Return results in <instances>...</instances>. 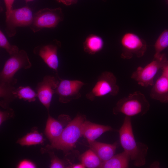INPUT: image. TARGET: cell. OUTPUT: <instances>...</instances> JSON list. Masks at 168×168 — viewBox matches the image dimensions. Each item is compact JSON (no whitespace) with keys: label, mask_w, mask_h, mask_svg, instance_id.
Segmentation results:
<instances>
[{"label":"cell","mask_w":168,"mask_h":168,"mask_svg":"<svg viewBox=\"0 0 168 168\" xmlns=\"http://www.w3.org/2000/svg\"><path fill=\"white\" fill-rule=\"evenodd\" d=\"M31 66L27 53L24 49L6 61L0 73V104L2 107L9 108L10 103L16 99L13 94L17 82L14 77L16 73L21 69H28Z\"/></svg>","instance_id":"obj_1"},{"label":"cell","mask_w":168,"mask_h":168,"mask_svg":"<svg viewBox=\"0 0 168 168\" xmlns=\"http://www.w3.org/2000/svg\"><path fill=\"white\" fill-rule=\"evenodd\" d=\"M119 134L120 144L134 165L137 167L144 165L148 147L144 143L136 141L130 117L125 116L119 130Z\"/></svg>","instance_id":"obj_2"},{"label":"cell","mask_w":168,"mask_h":168,"mask_svg":"<svg viewBox=\"0 0 168 168\" xmlns=\"http://www.w3.org/2000/svg\"><path fill=\"white\" fill-rule=\"evenodd\" d=\"M83 115L78 114L63 129L60 136L47 145L48 149L62 150L66 153L72 150L82 135V127L85 120Z\"/></svg>","instance_id":"obj_3"},{"label":"cell","mask_w":168,"mask_h":168,"mask_svg":"<svg viewBox=\"0 0 168 168\" xmlns=\"http://www.w3.org/2000/svg\"><path fill=\"white\" fill-rule=\"evenodd\" d=\"M150 105L145 95L139 91L130 93L119 100L113 109L114 114L122 113L131 117L143 115L149 110Z\"/></svg>","instance_id":"obj_4"},{"label":"cell","mask_w":168,"mask_h":168,"mask_svg":"<svg viewBox=\"0 0 168 168\" xmlns=\"http://www.w3.org/2000/svg\"><path fill=\"white\" fill-rule=\"evenodd\" d=\"M63 19V14L60 7L41 9L34 14L29 27L33 32L36 33L44 28L56 27Z\"/></svg>","instance_id":"obj_5"},{"label":"cell","mask_w":168,"mask_h":168,"mask_svg":"<svg viewBox=\"0 0 168 168\" xmlns=\"http://www.w3.org/2000/svg\"><path fill=\"white\" fill-rule=\"evenodd\" d=\"M119 87L117 78L114 74L109 71L102 72L91 91L86 95L89 100H93L95 98L110 95L115 96L118 93Z\"/></svg>","instance_id":"obj_6"},{"label":"cell","mask_w":168,"mask_h":168,"mask_svg":"<svg viewBox=\"0 0 168 168\" xmlns=\"http://www.w3.org/2000/svg\"><path fill=\"white\" fill-rule=\"evenodd\" d=\"M167 59L162 54L154 59L144 67H138L132 74L131 77L143 87L152 86L154 79L158 71L161 69Z\"/></svg>","instance_id":"obj_7"},{"label":"cell","mask_w":168,"mask_h":168,"mask_svg":"<svg viewBox=\"0 0 168 168\" xmlns=\"http://www.w3.org/2000/svg\"><path fill=\"white\" fill-rule=\"evenodd\" d=\"M34 14L27 6L13 9L6 18L5 30L8 36H14L18 27L30 26L33 19Z\"/></svg>","instance_id":"obj_8"},{"label":"cell","mask_w":168,"mask_h":168,"mask_svg":"<svg viewBox=\"0 0 168 168\" xmlns=\"http://www.w3.org/2000/svg\"><path fill=\"white\" fill-rule=\"evenodd\" d=\"M120 44L122 47V58L129 59L133 56H142L147 49L146 42L138 35L131 32H127L122 36Z\"/></svg>","instance_id":"obj_9"},{"label":"cell","mask_w":168,"mask_h":168,"mask_svg":"<svg viewBox=\"0 0 168 168\" xmlns=\"http://www.w3.org/2000/svg\"><path fill=\"white\" fill-rule=\"evenodd\" d=\"M61 46V42L54 40L49 44L35 47L33 50V53L40 56L50 68L58 74L59 59L58 51Z\"/></svg>","instance_id":"obj_10"},{"label":"cell","mask_w":168,"mask_h":168,"mask_svg":"<svg viewBox=\"0 0 168 168\" xmlns=\"http://www.w3.org/2000/svg\"><path fill=\"white\" fill-rule=\"evenodd\" d=\"M60 79L57 76L46 75L36 85L35 91L37 94V97L48 111L53 96L55 94L56 90Z\"/></svg>","instance_id":"obj_11"},{"label":"cell","mask_w":168,"mask_h":168,"mask_svg":"<svg viewBox=\"0 0 168 168\" xmlns=\"http://www.w3.org/2000/svg\"><path fill=\"white\" fill-rule=\"evenodd\" d=\"M85 84L84 82L78 80L60 79L55 94L58 96L60 102L68 103L81 96L80 90Z\"/></svg>","instance_id":"obj_12"},{"label":"cell","mask_w":168,"mask_h":168,"mask_svg":"<svg viewBox=\"0 0 168 168\" xmlns=\"http://www.w3.org/2000/svg\"><path fill=\"white\" fill-rule=\"evenodd\" d=\"M71 121L70 117L68 115L61 114L56 119L49 114L45 133L51 143L60 136L64 128Z\"/></svg>","instance_id":"obj_13"},{"label":"cell","mask_w":168,"mask_h":168,"mask_svg":"<svg viewBox=\"0 0 168 168\" xmlns=\"http://www.w3.org/2000/svg\"><path fill=\"white\" fill-rule=\"evenodd\" d=\"M113 130V129L110 126L85 120L82 127V135L86 139L89 143L96 140L105 133Z\"/></svg>","instance_id":"obj_14"},{"label":"cell","mask_w":168,"mask_h":168,"mask_svg":"<svg viewBox=\"0 0 168 168\" xmlns=\"http://www.w3.org/2000/svg\"><path fill=\"white\" fill-rule=\"evenodd\" d=\"M88 143L90 149L96 154L102 162L108 160L114 155L118 147L117 142L110 144L95 140Z\"/></svg>","instance_id":"obj_15"},{"label":"cell","mask_w":168,"mask_h":168,"mask_svg":"<svg viewBox=\"0 0 168 168\" xmlns=\"http://www.w3.org/2000/svg\"><path fill=\"white\" fill-rule=\"evenodd\" d=\"M150 95L152 99L168 103V79L161 75L152 86Z\"/></svg>","instance_id":"obj_16"},{"label":"cell","mask_w":168,"mask_h":168,"mask_svg":"<svg viewBox=\"0 0 168 168\" xmlns=\"http://www.w3.org/2000/svg\"><path fill=\"white\" fill-rule=\"evenodd\" d=\"M104 42L103 38L99 35L90 34L86 38L83 43L85 52L91 55H94L103 48Z\"/></svg>","instance_id":"obj_17"},{"label":"cell","mask_w":168,"mask_h":168,"mask_svg":"<svg viewBox=\"0 0 168 168\" xmlns=\"http://www.w3.org/2000/svg\"><path fill=\"white\" fill-rule=\"evenodd\" d=\"M130 160L129 155L124 151L121 153L114 155L108 160L102 162L100 168H128Z\"/></svg>","instance_id":"obj_18"},{"label":"cell","mask_w":168,"mask_h":168,"mask_svg":"<svg viewBox=\"0 0 168 168\" xmlns=\"http://www.w3.org/2000/svg\"><path fill=\"white\" fill-rule=\"evenodd\" d=\"M42 134L35 129L19 139L16 142L22 146L43 144L45 141Z\"/></svg>","instance_id":"obj_19"},{"label":"cell","mask_w":168,"mask_h":168,"mask_svg":"<svg viewBox=\"0 0 168 168\" xmlns=\"http://www.w3.org/2000/svg\"><path fill=\"white\" fill-rule=\"evenodd\" d=\"M80 159L81 163L85 168H100L102 163L98 156L91 149L81 155Z\"/></svg>","instance_id":"obj_20"},{"label":"cell","mask_w":168,"mask_h":168,"mask_svg":"<svg viewBox=\"0 0 168 168\" xmlns=\"http://www.w3.org/2000/svg\"><path fill=\"white\" fill-rule=\"evenodd\" d=\"M15 98L31 102L35 101L37 94L30 86H20L16 88L13 93Z\"/></svg>","instance_id":"obj_21"},{"label":"cell","mask_w":168,"mask_h":168,"mask_svg":"<svg viewBox=\"0 0 168 168\" xmlns=\"http://www.w3.org/2000/svg\"><path fill=\"white\" fill-rule=\"evenodd\" d=\"M154 58L160 56L161 52L168 47V29L165 30L159 35L154 45Z\"/></svg>","instance_id":"obj_22"},{"label":"cell","mask_w":168,"mask_h":168,"mask_svg":"<svg viewBox=\"0 0 168 168\" xmlns=\"http://www.w3.org/2000/svg\"><path fill=\"white\" fill-rule=\"evenodd\" d=\"M0 47L5 50L10 56L17 54L20 51L18 47L10 44L2 30H0Z\"/></svg>","instance_id":"obj_23"},{"label":"cell","mask_w":168,"mask_h":168,"mask_svg":"<svg viewBox=\"0 0 168 168\" xmlns=\"http://www.w3.org/2000/svg\"><path fill=\"white\" fill-rule=\"evenodd\" d=\"M51 158L50 168H63L66 167L64 162L57 156L53 152L47 151Z\"/></svg>","instance_id":"obj_24"},{"label":"cell","mask_w":168,"mask_h":168,"mask_svg":"<svg viewBox=\"0 0 168 168\" xmlns=\"http://www.w3.org/2000/svg\"><path fill=\"white\" fill-rule=\"evenodd\" d=\"M14 114L13 110L9 108L7 109L5 111H0V125L6 120L12 116Z\"/></svg>","instance_id":"obj_25"},{"label":"cell","mask_w":168,"mask_h":168,"mask_svg":"<svg viewBox=\"0 0 168 168\" xmlns=\"http://www.w3.org/2000/svg\"><path fill=\"white\" fill-rule=\"evenodd\" d=\"M18 168H35L36 167V165L32 161L24 159L21 161L17 166Z\"/></svg>","instance_id":"obj_26"},{"label":"cell","mask_w":168,"mask_h":168,"mask_svg":"<svg viewBox=\"0 0 168 168\" xmlns=\"http://www.w3.org/2000/svg\"><path fill=\"white\" fill-rule=\"evenodd\" d=\"M6 8V18L9 15L11 11L13 9V5L15 0H3Z\"/></svg>","instance_id":"obj_27"},{"label":"cell","mask_w":168,"mask_h":168,"mask_svg":"<svg viewBox=\"0 0 168 168\" xmlns=\"http://www.w3.org/2000/svg\"><path fill=\"white\" fill-rule=\"evenodd\" d=\"M59 3H62L67 6H71L76 4L78 0H56Z\"/></svg>","instance_id":"obj_28"},{"label":"cell","mask_w":168,"mask_h":168,"mask_svg":"<svg viewBox=\"0 0 168 168\" xmlns=\"http://www.w3.org/2000/svg\"><path fill=\"white\" fill-rule=\"evenodd\" d=\"M162 75L168 79V60H167L164 63L161 69Z\"/></svg>","instance_id":"obj_29"},{"label":"cell","mask_w":168,"mask_h":168,"mask_svg":"<svg viewBox=\"0 0 168 168\" xmlns=\"http://www.w3.org/2000/svg\"><path fill=\"white\" fill-rule=\"evenodd\" d=\"M69 168H85L84 165L82 163L74 164L70 166Z\"/></svg>","instance_id":"obj_30"},{"label":"cell","mask_w":168,"mask_h":168,"mask_svg":"<svg viewBox=\"0 0 168 168\" xmlns=\"http://www.w3.org/2000/svg\"><path fill=\"white\" fill-rule=\"evenodd\" d=\"M26 3L32 1L34 0H24Z\"/></svg>","instance_id":"obj_31"},{"label":"cell","mask_w":168,"mask_h":168,"mask_svg":"<svg viewBox=\"0 0 168 168\" xmlns=\"http://www.w3.org/2000/svg\"><path fill=\"white\" fill-rule=\"evenodd\" d=\"M167 1H168V0H167Z\"/></svg>","instance_id":"obj_32"},{"label":"cell","mask_w":168,"mask_h":168,"mask_svg":"<svg viewBox=\"0 0 168 168\" xmlns=\"http://www.w3.org/2000/svg\"><path fill=\"white\" fill-rule=\"evenodd\" d=\"M103 1H104L105 0H103Z\"/></svg>","instance_id":"obj_33"}]
</instances>
